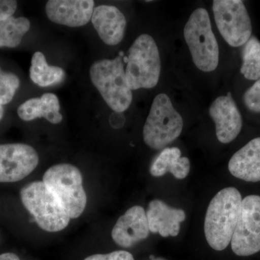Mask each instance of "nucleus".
I'll list each match as a JSON object with an SVG mask.
<instances>
[{"label":"nucleus","mask_w":260,"mask_h":260,"mask_svg":"<svg viewBox=\"0 0 260 260\" xmlns=\"http://www.w3.org/2000/svg\"><path fill=\"white\" fill-rule=\"evenodd\" d=\"M0 260H20V258L14 253L8 252L0 254Z\"/></svg>","instance_id":"nucleus-27"},{"label":"nucleus","mask_w":260,"mask_h":260,"mask_svg":"<svg viewBox=\"0 0 260 260\" xmlns=\"http://www.w3.org/2000/svg\"><path fill=\"white\" fill-rule=\"evenodd\" d=\"M229 170L234 177L243 181H260V137L251 140L233 155Z\"/></svg>","instance_id":"nucleus-16"},{"label":"nucleus","mask_w":260,"mask_h":260,"mask_svg":"<svg viewBox=\"0 0 260 260\" xmlns=\"http://www.w3.org/2000/svg\"><path fill=\"white\" fill-rule=\"evenodd\" d=\"M30 28V21L24 17L0 18V47H18Z\"/></svg>","instance_id":"nucleus-20"},{"label":"nucleus","mask_w":260,"mask_h":260,"mask_svg":"<svg viewBox=\"0 0 260 260\" xmlns=\"http://www.w3.org/2000/svg\"><path fill=\"white\" fill-rule=\"evenodd\" d=\"M64 70L59 67L48 64L42 52L34 53L30 68V78L32 83L45 88L60 83L64 79Z\"/></svg>","instance_id":"nucleus-19"},{"label":"nucleus","mask_w":260,"mask_h":260,"mask_svg":"<svg viewBox=\"0 0 260 260\" xmlns=\"http://www.w3.org/2000/svg\"><path fill=\"white\" fill-rule=\"evenodd\" d=\"M125 122V117L122 113L114 112L110 116V124L114 128H120Z\"/></svg>","instance_id":"nucleus-26"},{"label":"nucleus","mask_w":260,"mask_h":260,"mask_svg":"<svg viewBox=\"0 0 260 260\" xmlns=\"http://www.w3.org/2000/svg\"><path fill=\"white\" fill-rule=\"evenodd\" d=\"M184 36L195 66L205 73L216 69L219 63L218 44L206 10L198 8L191 13L184 26Z\"/></svg>","instance_id":"nucleus-5"},{"label":"nucleus","mask_w":260,"mask_h":260,"mask_svg":"<svg viewBox=\"0 0 260 260\" xmlns=\"http://www.w3.org/2000/svg\"><path fill=\"white\" fill-rule=\"evenodd\" d=\"M92 83L114 112L127 110L133 102V92L126 82L122 56L95 61L90 68Z\"/></svg>","instance_id":"nucleus-2"},{"label":"nucleus","mask_w":260,"mask_h":260,"mask_svg":"<svg viewBox=\"0 0 260 260\" xmlns=\"http://www.w3.org/2000/svg\"><path fill=\"white\" fill-rule=\"evenodd\" d=\"M4 108H3V106L0 105V121L3 119V116H4Z\"/></svg>","instance_id":"nucleus-28"},{"label":"nucleus","mask_w":260,"mask_h":260,"mask_svg":"<svg viewBox=\"0 0 260 260\" xmlns=\"http://www.w3.org/2000/svg\"><path fill=\"white\" fill-rule=\"evenodd\" d=\"M94 5L93 0H49L45 10L53 23L76 28L91 20Z\"/></svg>","instance_id":"nucleus-13"},{"label":"nucleus","mask_w":260,"mask_h":260,"mask_svg":"<svg viewBox=\"0 0 260 260\" xmlns=\"http://www.w3.org/2000/svg\"><path fill=\"white\" fill-rule=\"evenodd\" d=\"M149 232L146 212L143 207L136 205L119 217L113 228L112 237L117 245L128 248L147 239Z\"/></svg>","instance_id":"nucleus-12"},{"label":"nucleus","mask_w":260,"mask_h":260,"mask_svg":"<svg viewBox=\"0 0 260 260\" xmlns=\"http://www.w3.org/2000/svg\"><path fill=\"white\" fill-rule=\"evenodd\" d=\"M37 150L24 143L0 145V183H14L28 177L39 165Z\"/></svg>","instance_id":"nucleus-10"},{"label":"nucleus","mask_w":260,"mask_h":260,"mask_svg":"<svg viewBox=\"0 0 260 260\" xmlns=\"http://www.w3.org/2000/svg\"><path fill=\"white\" fill-rule=\"evenodd\" d=\"M240 71L246 79L256 81L260 78V42L255 37L244 44Z\"/></svg>","instance_id":"nucleus-21"},{"label":"nucleus","mask_w":260,"mask_h":260,"mask_svg":"<svg viewBox=\"0 0 260 260\" xmlns=\"http://www.w3.org/2000/svg\"><path fill=\"white\" fill-rule=\"evenodd\" d=\"M183 126L182 116L173 106L170 98L165 93L158 94L143 126V140L149 148L160 150L179 138Z\"/></svg>","instance_id":"nucleus-7"},{"label":"nucleus","mask_w":260,"mask_h":260,"mask_svg":"<svg viewBox=\"0 0 260 260\" xmlns=\"http://www.w3.org/2000/svg\"><path fill=\"white\" fill-rule=\"evenodd\" d=\"M146 215L150 232L158 233L162 237H177L180 223L186 219L184 210L171 208L160 200L149 203Z\"/></svg>","instance_id":"nucleus-15"},{"label":"nucleus","mask_w":260,"mask_h":260,"mask_svg":"<svg viewBox=\"0 0 260 260\" xmlns=\"http://www.w3.org/2000/svg\"><path fill=\"white\" fill-rule=\"evenodd\" d=\"M43 182L54 194L70 218H78L87 205V195L79 169L70 164L53 166L44 173Z\"/></svg>","instance_id":"nucleus-4"},{"label":"nucleus","mask_w":260,"mask_h":260,"mask_svg":"<svg viewBox=\"0 0 260 260\" xmlns=\"http://www.w3.org/2000/svg\"><path fill=\"white\" fill-rule=\"evenodd\" d=\"M20 196L25 209L43 230L58 232L68 226L69 215L43 181H32L24 186Z\"/></svg>","instance_id":"nucleus-6"},{"label":"nucleus","mask_w":260,"mask_h":260,"mask_svg":"<svg viewBox=\"0 0 260 260\" xmlns=\"http://www.w3.org/2000/svg\"><path fill=\"white\" fill-rule=\"evenodd\" d=\"M20 84L16 75L3 71L0 68V105L9 104L13 100Z\"/></svg>","instance_id":"nucleus-22"},{"label":"nucleus","mask_w":260,"mask_h":260,"mask_svg":"<svg viewBox=\"0 0 260 260\" xmlns=\"http://www.w3.org/2000/svg\"><path fill=\"white\" fill-rule=\"evenodd\" d=\"M161 72L158 46L153 37L142 34L129 49L125 70L126 82L132 90L156 86Z\"/></svg>","instance_id":"nucleus-3"},{"label":"nucleus","mask_w":260,"mask_h":260,"mask_svg":"<svg viewBox=\"0 0 260 260\" xmlns=\"http://www.w3.org/2000/svg\"><path fill=\"white\" fill-rule=\"evenodd\" d=\"M18 3L13 0H0V18L11 16L16 11Z\"/></svg>","instance_id":"nucleus-25"},{"label":"nucleus","mask_w":260,"mask_h":260,"mask_svg":"<svg viewBox=\"0 0 260 260\" xmlns=\"http://www.w3.org/2000/svg\"><path fill=\"white\" fill-rule=\"evenodd\" d=\"M150 260H167V259H164V258H154V259H152Z\"/></svg>","instance_id":"nucleus-29"},{"label":"nucleus","mask_w":260,"mask_h":260,"mask_svg":"<svg viewBox=\"0 0 260 260\" xmlns=\"http://www.w3.org/2000/svg\"><path fill=\"white\" fill-rule=\"evenodd\" d=\"M181 155V150L178 148L164 149L152 162L150 174L160 177L170 172L176 179H185L190 172L191 164L189 158Z\"/></svg>","instance_id":"nucleus-18"},{"label":"nucleus","mask_w":260,"mask_h":260,"mask_svg":"<svg viewBox=\"0 0 260 260\" xmlns=\"http://www.w3.org/2000/svg\"><path fill=\"white\" fill-rule=\"evenodd\" d=\"M60 104L54 93H45L40 98H32L23 103L18 109L19 117L29 121L38 118H44L53 124H59L62 115L59 112Z\"/></svg>","instance_id":"nucleus-17"},{"label":"nucleus","mask_w":260,"mask_h":260,"mask_svg":"<svg viewBox=\"0 0 260 260\" xmlns=\"http://www.w3.org/2000/svg\"><path fill=\"white\" fill-rule=\"evenodd\" d=\"M213 10L217 28L231 47H241L250 39L252 25L242 1L215 0Z\"/></svg>","instance_id":"nucleus-8"},{"label":"nucleus","mask_w":260,"mask_h":260,"mask_svg":"<svg viewBox=\"0 0 260 260\" xmlns=\"http://www.w3.org/2000/svg\"><path fill=\"white\" fill-rule=\"evenodd\" d=\"M84 260H135L133 256L126 251H115L109 254H96Z\"/></svg>","instance_id":"nucleus-24"},{"label":"nucleus","mask_w":260,"mask_h":260,"mask_svg":"<svg viewBox=\"0 0 260 260\" xmlns=\"http://www.w3.org/2000/svg\"><path fill=\"white\" fill-rule=\"evenodd\" d=\"M91 21L98 35L107 45H117L123 40L126 20L116 7L99 5L94 8Z\"/></svg>","instance_id":"nucleus-14"},{"label":"nucleus","mask_w":260,"mask_h":260,"mask_svg":"<svg viewBox=\"0 0 260 260\" xmlns=\"http://www.w3.org/2000/svg\"><path fill=\"white\" fill-rule=\"evenodd\" d=\"M232 249L238 256H247L260 251V196L251 194L242 200Z\"/></svg>","instance_id":"nucleus-9"},{"label":"nucleus","mask_w":260,"mask_h":260,"mask_svg":"<svg viewBox=\"0 0 260 260\" xmlns=\"http://www.w3.org/2000/svg\"><path fill=\"white\" fill-rule=\"evenodd\" d=\"M242 201V194L235 187L224 188L210 201L204 232L207 242L215 250H224L232 242Z\"/></svg>","instance_id":"nucleus-1"},{"label":"nucleus","mask_w":260,"mask_h":260,"mask_svg":"<svg viewBox=\"0 0 260 260\" xmlns=\"http://www.w3.org/2000/svg\"><path fill=\"white\" fill-rule=\"evenodd\" d=\"M243 101L249 111L260 113V78L246 90Z\"/></svg>","instance_id":"nucleus-23"},{"label":"nucleus","mask_w":260,"mask_h":260,"mask_svg":"<svg viewBox=\"0 0 260 260\" xmlns=\"http://www.w3.org/2000/svg\"><path fill=\"white\" fill-rule=\"evenodd\" d=\"M209 114L215 122L216 136L220 143L228 144L237 138L242 129L243 119L230 92L212 103Z\"/></svg>","instance_id":"nucleus-11"}]
</instances>
